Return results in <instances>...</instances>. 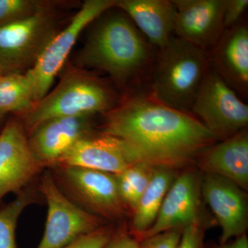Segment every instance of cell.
<instances>
[{
    "mask_svg": "<svg viewBox=\"0 0 248 248\" xmlns=\"http://www.w3.org/2000/svg\"><path fill=\"white\" fill-rule=\"evenodd\" d=\"M116 0H86L64 29L59 31L25 73L33 89L35 103L50 91L80 34L97 18L115 7Z\"/></svg>",
    "mask_w": 248,
    "mask_h": 248,
    "instance_id": "8",
    "label": "cell"
},
{
    "mask_svg": "<svg viewBox=\"0 0 248 248\" xmlns=\"http://www.w3.org/2000/svg\"><path fill=\"white\" fill-rule=\"evenodd\" d=\"M176 13L174 35L209 53L225 29L226 0H172Z\"/></svg>",
    "mask_w": 248,
    "mask_h": 248,
    "instance_id": "10",
    "label": "cell"
},
{
    "mask_svg": "<svg viewBox=\"0 0 248 248\" xmlns=\"http://www.w3.org/2000/svg\"><path fill=\"white\" fill-rule=\"evenodd\" d=\"M109 11L97 18L78 61L80 66L107 73L124 97L145 89L157 49L123 11Z\"/></svg>",
    "mask_w": 248,
    "mask_h": 248,
    "instance_id": "2",
    "label": "cell"
},
{
    "mask_svg": "<svg viewBox=\"0 0 248 248\" xmlns=\"http://www.w3.org/2000/svg\"><path fill=\"white\" fill-rule=\"evenodd\" d=\"M4 115H2V114H0V122H1V120H3V118L4 117Z\"/></svg>",
    "mask_w": 248,
    "mask_h": 248,
    "instance_id": "31",
    "label": "cell"
},
{
    "mask_svg": "<svg viewBox=\"0 0 248 248\" xmlns=\"http://www.w3.org/2000/svg\"><path fill=\"white\" fill-rule=\"evenodd\" d=\"M202 216L183 228L182 236L177 248H203L205 227Z\"/></svg>",
    "mask_w": 248,
    "mask_h": 248,
    "instance_id": "25",
    "label": "cell"
},
{
    "mask_svg": "<svg viewBox=\"0 0 248 248\" xmlns=\"http://www.w3.org/2000/svg\"><path fill=\"white\" fill-rule=\"evenodd\" d=\"M132 165L120 140L99 134L77 141L54 166L82 168L117 175Z\"/></svg>",
    "mask_w": 248,
    "mask_h": 248,
    "instance_id": "16",
    "label": "cell"
},
{
    "mask_svg": "<svg viewBox=\"0 0 248 248\" xmlns=\"http://www.w3.org/2000/svg\"><path fill=\"white\" fill-rule=\"evenodd\" d=\"M52 169V176L62 192L86 211L101 218L117 219L128 210L115 174L78 167Z\"/></svg>",
    "mask_w": 248,
    "mask_h": 248,
    "instance_id": "6",
    "label": "cell"
},
{
    "mask_svg": "<svg viewBox=\"0 0 248 248\" xmlns=\"http://www.w3.org/2000/svg\"><path fill=\"white\" fill-rule=\"evenodd\" d=\"M102 115L100 134L122 141L133 164L184 167L218 141L195 116L165 105L146 89L122 97Z\"/></svg>",
    "mask_w": 248,
    "mask_h": 248,
    "instance_id": "1",
    "label": "cell"
},
{
    "mask_svg": "<svg viewBox=\"0 0 248 248\" xmlns=\"http://www.w3.org/2000/svg\"><path fill=\"white\" fill-rule=\"evenodd\" d=\"M174 180V170L155 168L151 182L133 212L132 229L137 236L140 237L154 224Z\"/></svg>",
    "mask_w": 248,
    "mask_h": 248,
    "instance_id": "19",
    "label": "cell"
},
{
    "mask_svg": "<svg viewBox=\"0 0 248 248\" xmlns=\"http://www.w3.org/2000/svg\"><path fill=\"white\" fill-rule=\"evenodd\" d=\"M49 3L36 0H0V27L29 17Z\"/></svg>",
    "mask_w": 248,
    "mask_h": 248,
    "instance_id": "23",
    "label": "cell"
},
{
    "mask_svg": "<svg viewBox=\"0 0 248 248\" xmlns=\"http://www.w3.org/2000/svg\"><path fill=\"white\" fill-rule=\"evenodd\" d=\"M155 168L144 163H137L117 174L121 197L127 208L135 211L151 182Z\"/></svg>",
    "mask_w": 248,
    "mask_h": 248,
    "instance_id": "21",
    "label": "cell"
},
{
    "mask_svg": "<svg viewBox=\"0 0 248 248\" xmlns=\"http://www.w3.org/2000/svg\"><path fill=\"white\" fill-rule=\"evenodd\" d=\"M248 6V0H226L223 16L225 29H229L241 22Z\"/></svg>",
    "mask_w": 248,
    "mask_h": 248,
    "instance_id": "27",
    "label": "cell"
},
{
    "mask_svg": "<svg viewBox=\"0 0 248 248\" xmlns=\"http://www.w3.org/2000/svg\"><path fill=\"white\" fill-rule=\"evenodd\" d=\"M53 5L0 27V66L5 74L29 71L58 33L60 19Z\"/></svg>",
    "mask_w": 248,
    "mask_h": 248,
    "instance_id": "5",
    "label": "cell"
},
{
    "mask_svg": "<svg viewBox=\"0 0 248 248\" xmlns=\"http://www.w3.org/2000/svg\"><path fill=\"white\" fill-rule=\"evenodd\" d=\"M30 190H22L18 197L0 208V248H17L16 231L18 220L24 209L35 202Z\"/></svg>",
    "mask_w": 248,
    "mask_h": 248,
    "instance_id": "22",
    "label": "cell"
},
{
    "mask_svg": "<svg viewBox=\"0 0 248 248\" xmlns=\"http://www.w3.org/2000/svg\"><path fill=\"white\" fill-rule=\"evenodd\" d=\"M209 67L208 53L173 35L157 50L146 90L165 105L191 114Z\"/></svg>",
    "mask_w": 248,
    "mask_h": 248,
    "instance_id": "3",
    "label": "cell"
},
{
    "mask_svg": "<svg viewBox=\"0 0 248 248\" xmlns=\"http://www.w3.org/2000/svg\"><path fill=\"white\" fill-rule=\"evenodd\" d=\"M217 248H248V240L246 234L241 235L232 242L221 244Z\"/></svg>",
    "mask_w": 248,
    "mask_h": 248,
    "instance_id": "29",
    "label": "cell"
},
{
    "mask_svg": "<svg viewBox=\"0 0 248 248\" xmlns=\"http://www.w3.org/2000/svg\"><path fill=\"white\" fill-rule=\"evenodd\" d=\"M115 7L123 11L157 50L174 35L176 9L172 0H116Z\"/></svg>",
    "mask_w": 248,
    "mask_h": 248,
    "instance_id": "17",
    "label": "cell"
},
{
    "mask_svg": "<svg viewBox=\"0 0 248 248\" xmlns=\"http://www.w3.org/2000/svg\"><path fill=\"white\" fill-rule=\"evenodd\" d=\"M35 104L33 89L25 73H7L0 79V114L21 115Z\"/></svg>",
    "mask_w": 248,
    "mask_h": 248,
    "instance_id": "20",
    "label": "cell"
},
{
    "mask_svg": "<svg viewBox=\"0 0 248 248\" xmlns=\"http://www.w3.org/2000/svg\"><path fill=\"white\" fill-rule=\"evenodd\" d=\"M40 190L46 201L48 214L37 248H63L102 227V218L72 202L59 187L51 173L42 176Z\"/></svg>",
    "mask_w": 248,
    "mask_h": 248,
    "instance_id": "9",
    "label": "cell"
},
{
    "mask_svg": "<svg viewBox=\"0 0 248 248\" xmlns=\"http://www.w3.org/2000/svg\"><path fill=\"white\" fill-rule=\"evenodd\" d=\"M42 169L31 151L22 122L10 120L0 133V200L22 190Z\"/></svg>",
    "mask_w": 248,
    "mask_h": 248,
    "instance_id": "11",
    "label": "cell"
},
{
    "mask_svg": "<svg viewBox=\"0 0 248 248\" xmlns=\"http://www.w3.org/2000/svg\"><path fill=\"white\" fill-rule=\"evenodd\" d=\"M104 248H140V245L138 240L125 230L122 229L113 233Z\"/></svg>",
    "mask_w": 248,
    "mask_h": 248,
    "instance_id": "28",
    "label": "cell"
},
{
    "mask_svg": "<svg viewBox=\"0 0 248 248\" xmlns=\"http://www.w3.org/2000/svg\"><path fill=\"white\" fill-rule=\"evenodd\" d=\"M198 158L207 173L226 178L244 190L248 188L247 128L205 148Z\"/></svg>",
    "mask_w": 248,
    "mask_h": 248,
    "instance_id": "18",
    "label": "cell"
},
{
    "mask_svg": "<svg viewBox=\"0 0 248 248\" xmlns=\"http://www.w3.org/2000/svg\"><path fill=\"white\" fill-rule=\"evenodd\" d=\"M202 182L195 172L187 171L175 179L166 194L159 215L140 240L173 229H183L201 217Z\"/></svg>",
    "mask_w": 248,
    "mask_h": 248,
    "instance_id": "14",
    "label": "cell"
},
{
    "mask_svg": "<svg viewBox=\"0 0 248 248\" xmlns=\"http://www.w3.org/2000/svg\"><path fill=\"white\" fill-rule=\"evenodd\" d=\"M113 232L107 227L84 235L63 248H104L112 237Z\"/></svg>",
    "mask_w": 248,
    "mask_h": 248,
    "instance_id": "24",
    "label": "cell"
},
{
    "mask_svg": "<svg viewBox=\"0 0 248 248\" xmlns=\"http://www.w3.org/2000/svg\"><path fill=\"white\" fill-rule=\"evenodd\" d=\"M201 192L221 226V244L245 234L248 203L241 187L226 178L206 172Z\"/></svg>",
    "mask_w": 248,
    "mask_h": 248,
    "instance_id": "13",
    "label": "cell"
},
{
    "mask_svg": "<svg viewBox=\"0 0 248 248\" xmlns=\"http://www.w3.org/2000/svg\"><path fill=\"white\" fill-rule=\"evenodd\" d=\"M5 75V73L4 71H3L2 68H1V67L0 66V79H1V78H2L3 76H4Z\"/></svg>",
    "mask_w": 248,
    "mask_h": 248,
    "instance_id": "30",
    "label": "cell"
},
{
    "mask_svg": "<svg viewBox=\"0 0 248 248\" xmlns=\"http://www.w3.org/2000/svg\"><path fill=\"white\" fill-rule=\"evenodd\" d=\"M122 96L110 84L89 72L71 68L56 87L20 116L27 135L46 121L58 117L107 113Z\"/></svg>",
    "mask_w": 248,
    "mask_h": 248,
    "instance_id": "4",
    "label": "cell"
},
{
    "mask_svg": "<svg viewBox=\"0 0 248 248\" xmlns=\"http://www.w3.org/2000/svg\"><path fill=\"white\" fill-rule=\"evenodd\" d=\"M191 114L221 141L248 127V104L210 66L196 95Z\"/></svg>",
    "mask_w": 248,
    "mask_h": 248,
    "instance_id": "7",
    "label": "cell"
},
{
    "mask_svg": "<svg viewBox=\"0 0 248 248\" xmlns=\"http://www.w3.org/2000/svg\"><path fill=\"white\" fill-rule=\"evenodd\" d=\"M183 229H173L140 240V248H177Z\"/></svg>",
    "mask_w": 248,
    "mask_h": 248,
    "instance_id": "26",
    "label": "cell"
},
{
    "mask_svg": "<svg viewBox=\"0 0 248 248\" xmlns=\"http://www.w3.org/2000/svg\"><path fill=\"white\" fill-rule=\"evenodd\" d=\"M94 116L58 117L46 121L29 135V146L42 168H52L81 139L93 135Z\"/></svg>",
    "mask_w": 248,
    "mask_h": 248,
    "instance_id": "12",
    "label": "cell"
},
{
    "mask_svg": "<svg viewBox=\"0 0 248 248\" xmlns=\"http://www.w3.org/2000/svg\"><path fill=\"white\" fill-rule=\"evenodd\" d=\"M210 66L235 92L248 96V28L240 22L227 29L208 53Z\"/></svg>",
    "mask_w": 248,
    "mask_h": 248,
    "instance_id": "15",
    "label": "cell"
}]
</instances>
